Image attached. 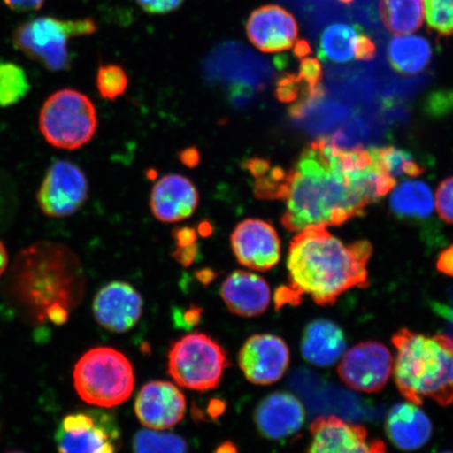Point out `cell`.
I'll return each instance as SVG.
<instances>
[{
	"label": "cell",
	"mask_w": 453,
	"mask_h": 453,
	"mask_svg": "<svg viewBox=\"0 0 453 453\" xmlns=\"http://www.w3.org/2000/svg\"><path fill=\"white\" fill-rule=\"evenodd\" d=\"M373 163L361 165L332 139L311 142L290 170L282 225L300 232L360 217L371 205L365 182Z\"/></svg>",
	"instance_id": "1"
},
{
	"label": "cell",
	"mask_w": 453,
	"mask_h": 453,
	"mask_svg": "<svg viewBox=\"0 0 453 453\" xmlns=\"http://www.w3.org/2000/svg\"><path fill=\"white\" fill-rule=\"evenodd\" d=\"M81 262L61 243L39 242L17 254L5 282L11 303L28 324L60 326L81 302Z\"/></svg>",
	"instance_id": "2"
},
{
	"label": "cell",
	"mask_w": 453,
	"mask_h": 453,
	"mask_svg": "<svg viewBox=\"0 0 453 453\" xmlns=\"http://www.w3.org/2000/svg\"><path fill=\"white\" fill-rule=\"evenodd\" d=\"M372 253L370 242L344 245L326 226L300 231L288 248L290 287L282 288L279 303H294L308 296L316 304L327 307L350 288H366Z\"/></svg>",
	"instance_id": "3"
},
{
	"label": "cell",
	"mask_w": 453,
	"mask_h": 453,
	"mask_svg": "<svg viewBox=\"0 0 453 453\" xmlns=\"http://www.w3.org/2000/svg\"><path fill=\"white\" fill-rule=\"evenodd\" d=\"M396 388L412 404L426 399L453 403V337L427 336L402 328L393 337Z\"/></svg>",
	"instance_id": "4"
},
{
	"label": "cell",
	"mask_w": 453,
	"mask_h": 453,
	"mask_svg": "<svg viewBox=\"0 0 453 453\" xmlns=\"http://www.w3.org/2000/svg\"><path fill=\"white\" fill-rule=\"evenodd\" d=\"M73 385L87 403L111 409L130 398L134 372L130 361L111 348H95L85 353L73 368Z\"/></svg>",
	"instance_id": "5"
},
{
	"label": "cell",
	"mask_w": 453,
	"mask_h": 453,
	"mask_svg": "<svg viewBox=\"0 0 453 453\" xmlns=\"http://www.w3.org/2000/svg\"><path fill=\"white\" fill-rule=\"evenodd\" d=\"M97 127L92 101L75 89L50 95L39 112V129L45 141L57 149H81L94 138Z\"/></svg>",
	"instance_id": "6"
},
{
	"label": "cell",
	"mask_w": 453,
	"mask_h": 453,
	"mask_svg": "<svg viewBox=\"0 0 453 453\" xmlns=\"http://www.w3.org/2000/svg\"><path fill=\"white\" fill-rule=\"evenodd\" d=\"M97 25L90 19L61 20L42 16L16 28L13 42L16 49L39 62L48 70L60 72L70 66L69 42L72 38L90 35Z\"/></svg>",
	"instance_id": "7"
},
{
	"label": "cell",
	"mask_w": 453,
	"mask_h": 453,
	"mask_svg": "<svg viewBox=\"0 0 453 453\" xmlns=\"http://www.w3.org/2000/svg\"><path fill=\"white\" fill-rule=\"evenodd\" d=\"M228 366V356L222 345L203 333L180 338L168 353L169 375L180 387L198 392L219 387Z\"/></svg>",
	"instance_id": "8"
},
{
	"label": "cell",
	"mask_w": 453,
	"mask_h": 453,
	"mask_svg": "<svg viewBox=\"0 0 453 453\" xmlns=\"http://www.w3.org/2000/svg\"><path fill=\"white\" fill-rule=\"evenodd\" d=\"M55 441L59 453H117L121 432L112 413L82 411L62 418Z\"/></svg>",
	"instance_id": "9"
},
{
	"label": "cell",
	"mask_w": 453,
	"mask_h": 453,
	"mask_svg": "<svg viewBox=\"0 0 453 453\" xmlns=\"http://www.w3.org/2000/svg\"><path fill=\"white\" fill-rule=\"evenodd\" d=\"M88 196V182L81 168L71 161L56 160L45 173L36 197L44 215L62 219L76 213Z\"/></svg>",
	"instance_id": "10"
},
{
	"label": "cell",
	"mask_w": 453,
	"mask_h": 453,
	"mask_svg": "<svg viewBox=\"0 0 453 453\" xmlns=\"http://www.w3.org/2000/svg\"><path fill=\"white\" fill-rule=\"evenodd\" d=\"M393 368V356L383 343L365 342L343 355L337 373L349 388L373 394L387 387Z\"/></svg>",
	"instance_id": "11"
},
{
	"label": "cell",
	"mask_w": 453,
	"mask_h": 453,
	"mask_svg": "<svg viewBox=\"0 0 453 453\" xmlns=\"http://www.w3.org/2000/svg\"><path fill=\"white\" fill-rule=\"evenodd\" d=\"M311 435L307 453H387L383 441L370 439L365 427L336 416L316 418Z\"/></svg>",
	"instance_id": "12"
},
{
	"label": "cell",
	"mask_w": 453,
	"mask_h": 453,
	"mask_svg": "<svg viewBox=\"0 0 453 453\" xmlns=\"http://www.w3.org/2000/svg\"><path fill=\"white\" fill-rule=\"evenodd\" d=\"M247 380L255 385L280 381L290 364V350L283 340L272 334H259L247 340L239 356Z\"/></svg>",
	"instance_id": "13"
},
{
	"label": "cell",
	"mask_w": 453,
	"mask_h": 453,
	"mask_svg": "<svg viewBox=\"0 0 453 453\" xmlns=\"http://www.w3.org/2000/svg\"><path fill=\"white\" fill-rule=\"evenodd\" d=\"M231 247L239 263L248 269L269 271L280 260V236L273 226L262 219H249L237 225Z\"/></svg>",
	"instance_id": "14"
},
{
	"label": "cell",
	"mask_w": 453,
	"mask_h": 453,
	"mask_svg": "<svg viewBox=\"0 0 453 453\" xmlns=\"http://www.w3.org/2000/svg\"><path fill=\"white\" fill-rule=\"evenodd\" d=\"M134 411L144 427L166 430L183 420L186 399L173 383L152 381L141 388L135 399Z\"/></svg>",
	"instance_id": "15"
},
{
	"label": "cell",
	"mask_w": 453,
	"mask_h": 453,
	"mask_svg": "<svg viewBox=\"0 0 453 453\" xmlns=\"http://www.w3.org/2000/svg\"><path fill=\"white\" fill-rule=\"evenodd\" d=\"M93 309L101 326L113 333H126L138 324L143 311V299L129 283L113 281L97 293Z\"/></svg>",
	"instance_id": "16"
},
{
	"label": "cell",
	"mask_w": 453,
	"mask_h": 453,
	"mask_svg": "<svg viewBox=\"0 0 453 453\" xmlns=\"http://www.w3.org/2000/svg\"><path fill=\"white\" fill-rule=\"evenodd\" d=\"M248 38L265 53L282 52L296 47L298 26L294 16L280 5L255 10L246 25Z\"/></svg>",
	"instance_id": "17"
},
{
	"label": "cell",
	"mask_w": 453,
	"mask_h": 453,
	"mask_svg": "<svg viewBox=\"0 0 453 453\" xmlns=\"http://www.w3.org/2000/svg\"><path fill=\"white\" fill-rule=\"evenodd\" d=\"M305 420L304 407L296 395L286 392L271 394L255 410L254 422L263 437L282 440L296 434Z\"/></svg>",
	"instance_id": "18"
},
{
	"label": "cell",
	"mask_w": 453,
	"mask_h": 453,
	"mask_svg": "<svg viewBox=\"0 0 453 453\" xmlns=\"http://www.w3.org/2000/svg\"><path fill=\"white\" fill-rule=\"evenodd\" d=\"M376 55V44L359 26L336 22L321 33L319 56L331 64H347L353 60H371Z\"/></svg>",
	"instance_id": "19"
},
{
	"label": "cell",
	"mask_w": 453,
	"mask_h": 453,
	"mask_svg": "<svg viewBox=\"0 0 453 453\" xmlns=\"http://www.w3.org/2000/svg\"><path fill=\"white\" fill-rule=\"evenodd\" d=\"M197 205L196 186L183 175H165L151 192V211L164 223H178L190 218Z\"/></svg>",
	"instance_id": "20"
},
{
	"label": "cell",
	"mask_w": 453,
	"mask_h": 453,
	"mask_svg": "<svg viewBox=\"0 0 453 453\" xmlns=\"http://www.w3.org/2000/svg\"><path fill=\"white\" fill-rule=\"evenodd\" d=\"M220 296L231 313L247 319L264 314L271 303L268 282L247 271H235L226 277Z\"/></svg>",
	"instance_id": "21"
},
{
	"label": "cell",
	"mask_w": 453,
	"mask_h": 453,
	"mask_svg": "<svg viewBox=\"0 0 453 453\" xmlns=\"http://www.w3.org/2000/svg\"><path fill=\"white\" fill-rule=\"evenodd\" d=\"M387 434L399 449L413 451L422 449L432 438L433 425L420 407L406 402L394 406L389 411Z\"/></svg>",
	"instance_id": "22"
},
{
	"label": "cell",
	"mask_w": 453,
	"mask_h": 453,
	"mask_svg": "<svg viewBox=\"0 0 453 453\" xmlns=\"http://www.w3.org/2000/svg\"><path fill=\"white\" fill-rule=\"evenodd\" d=\"M344 333L342 327L326 319H316L305 326L302 339L303 358L316 366H331L344 353Z\"/></svg>",
	"instance_id": "23"
},
{
	"label": "cell",
	"mask_w": 453,
	"mask_h": 453,
	"mask_svg": "<svg viewBox=\"0 0 453 453\" xmlns=\"http://www.w3.org/2000/svg\"><path fill=\"white\" fill-rule=\"evenodd\" d=\"M434 50L427 38L418 35L395 36L388 44V59L395 72L405 76L426 70Z\"/></svg>",
	"instance_id": "24"
},
{
	"label": "cell",
	"mask_w": 453,
	"mask_h": 453,
	"mask_svg": "<svg viewBox=\"0 0 453 453\" xmlns=\"http://www.w3.org/2000/svg\"><path fill=\"white\" fill-rule=\"evenodd\" d=\"M389 206L396 218L426 219L434 212L433 191L421 180H404L395 187L389 197Z\"/></svg>",
	"instance_id": "25"
},
{
	"label": "cell",
	"mask_w": 453,
	"mask_h": 453,
	"mask_svg": "<svg viewBox=\"0 0 453 453\" xmlns=\"http://www.w3.org/2000/svg\"><path fill=\"white\" fill-rule=\"evenodd\" d=\"M379 12L383 25L389 32H415L423 25L424 0H380Z\"/></svg>",
	"instance_id": "26"
},
{
	"label": "cell",
	"mask_w": 453,
	"mask_h": 453,
	"mask_svg": "<svg viewBox=\"0 0 453 453\" xmlns=\"http://www.w3.org/2000/svg\"><path fill=\"white\" fill-rule=\"evenodd\" d=\"M30 82L21 66L10 61H0V107L13 106L30 92Z\"/></svg>",
	"instance_id": "27"
},
{
	"label": "cell",
	"mask_w": 453,
	"mask_h": 453,
	"mask_svg": "<svg viewBox=\"0 0 453 453\" xmlns=\"http://www.w3.org/2000/svg\"><path fill=\"white\" fill-rule=\"evenodd\" d=\"M134 453H188L187 441L178 434L143 429L134 434Z\"/></svg>",
	"instance_id": "28"
},
{
	"label": "cell",
	"mask_w": 453,
	"mask_h": 453,
	"mask_svg": "<svg viewBox=\"0 0 453 453\" xmlns=\"http://www.w3.org/2000/svg\"><path fill=\"white\" fill-rule=\"evenodd\" d=\"M373 156L380 164L381 168L390 177L416 178L424 173V168L418 164L409 152L396 149V147H381V149H372Z\"/></svg>",
	"instance_id": "29"
},
{
	"label": "cell",
	"mask_w": 453,
	"mask_h": 453,
	"mask_svg": "<svg viewBox=\"0 0 453 453\" xmlns=\"http://www.w3.org/2000/svg\"><path fill=\"white\" fill-rule=\"evenodd\" d=\"M290 170L270 168L262 177L257 178L255 195L262 200H285Z\"/></svg>",
	"instance_id": "30"
},
{
	"label": "cell",
	"mask_w": 453,
	"mask_h": 453,
	"mask_svg": "<svg viewBox=\"0 0 453 453\" xmlns=\"http://www.w3.org/2000/svg\"><path fill=\"white\" fill-rule=\"evenodd\" d=\"M128 87V77L121 66L101 65L97 73V88L102 98L116 100Z\"/></svg>",
	"instance_id": "31"
},
{
	"label": "cell",
	"mask_w": 453,
	"mask_h": 453,
	"mask_svg": "<svg viewBox=\"0 0 453 453\" xmlns=\"http://www.w3.org/2000/svg\"><path fill=\"white\" fill-rule=\"evenodd\" d=\"M427 24L441 35L453 34V0H424Z\"/></svg>",
	"instance_id": "32"
},
{
	"label": "cell",
	"mask_w": 453,
	"mask_h": 453,
	"mask_svg": "<svg viewBox=\"0 0 453 453\" xmlns=\"http://www.w3.org/2000/svg\"><path fill=\"white\" fill-rule=\"evenodd\" d=\"M437 207L441 219L453 225V177L447 178L440 184Z\"/></svg>",
	"instance_id": "33"
},
{
	"label": "cell",
	"mask_w": 453,
	"mask_h": 453,
	"mask_svg": "<svg viewBox=\"0 0 453 453\" xmlns=\"http://www.w3.org/2000/svg\"><path fill=\"white\" fill-rule=\"evenodd\" d=\"M184 0H137L140 7L150 14H166L177 10Z\"/></svg>",
	"instance_id": "34"
},
{
	"label": "cell",
	"mask_w": 453,
	"mask_h": 453,
	"mask_svg": "<svg viewBox=\"0 0 453 453\" xmlns=\"http://www.w3.org/2000/svg\"><path fill=\"white\" fill-rule=\"evenodd\" d=\"M4 2L16 12H32L41 9L45 0H4Z\"/></svg>",
	"instance_id": "35"
},
{
	"label": "cell",
	"mask_w": 453,
	"mask_h": 453,
	"mask_svg": "<svg viewBox=\"0 0 453 453\" xmlns=\"http://www.w3.org/2000/svg\"><path fill=\"white\" fill-rule=\"evenodd\" d=\"M437 269L441 273L453 277V245L446 248L445 250L439 255Z\"/></svg>",
	"instance_id": "36"
},
{
	"label": "cell",
	"mask_w": 453,
	"mask_h": 453,
	"mask_svg": "<svg viewBox=\"0 0 453 453\" xmlns=\"http://www.w3.org/2000/svg\"><path fill=\"white\" fill-rule=\"evenodd\" d=\"M197 253L196 243L195 245L187 246V247H178L177 251H175L174 257L180 264L184 265H189L192 262H194Z\"/></svg>",
	"instance_id": "37"
},
{
	"label": "cell",
	"mask_w": 453,
	"mask_h": 453,
	"mask_svg": "<svg viewBox=\"0 0 453 453\" xmlns=\"http://www.w3.org/2000/svg\"><path fill=\"white\" fill-rule=\"evenodd\" d=\"M175 241L178 247H187L195 245L196 242V231L191 228H180L174 232Z\"/></svg>",
	"instance_id": "38"
},
{
	"label": "cell",
	"mask_w": 453,
	"mask_h": 453,
	"mask_svg": "<svg viewBox=\"0 0 453 453\" xmlns=\"http://www.w3.org/2000/svg\"><path fill=\"white\" fill-rule=\"evenodd\" d=\"M246 167L248 170H250L253 177L258 178L262 177L263 174L268 172L270 169V163L265 160H262V158H253L246 163Z\"/></svg>",
	"instance_id": "39"
},
{
	"label": "cell",
	"mask_w": 453,
	"mask_h": 453,
	"mask_svg": "<svg viewBox=\"0 0 453 453\" xmlns=\"http://www.w3.org/2000/svg\"><path fill=\"white\" fill-rule=\"evenodd\" d=\"M9 257L7 249H5L3 242H0V277H2L8 268Z\"/></svg>",
	"instance_id": "40"
},
{
	"label": "cell",
	"mask_w": 453,
	"mask_h": 453,
	"mask_svg": "<svg viewBox=\"0 0 453 453\" xmlns=\"http://www.w3.org/2000/svg\"><path fill=\"white\" fill-rule=\"evenodd\" d=\"M182 160L187 165L195 166L198 162V154L196 150H189L184 152Z\"/></svg>",
	"instance_id": "41"
},
{
	"label": "cell",
	"mask_w": 453,
	"mask_h": 453,
	"mask_svg": "<svg viewBox=\"0 0 453 453\" xmlns=\"http://www.w3.org/2000/svg\"><path fill=\"white\" fill-rule=\"evenodd\" d=\"M214 453H239V451H237L236 446L234 444L226 441V443L219 446Z\"/></svg>",
	"instance_id": "42"
},
{
	"label": "cell",
	"mask_w": 453,
	"mask_h": 453,
	"mask_svg": "<svg viewBox=\"0 0 453 453\" xmlns=\"http://www.w3.org/2000/svg\"><path fill=\"white\" fill-rule=\"evenodd\" d=\"M340 2H342L344 4H349V3H352L353 0H340Z\"/></svg>",
	"instance_id": "43"
},
{
	"label": "cell",
	"mask_w": 453,
	"mask_h": 453,
	"mask_svg": "<svg viewBox=\"0 0 453 453\" xmlns=\"http://www.w3.org/2000/svg\"><path fill=\"white\" fill-rule=\"evenodd\" d=\"M8 453H25V452H21V451H10Z\"/></svg>",
	"instance_id": "44"
},
{
	"label": "cell",
	"mask_w": 453,
	"mask_h": 453,
	"mask_svg": "<svg viewBox=\"0 0 453 453\" xmlns=\"http://www.w3.org/2000/svg\"><path fill=\"white\" fill-rule=\"evenodd\" d=\"M443 453H453V452H443Z\"/></svg>",
	"instance_id": "45"
}]
</instances>
